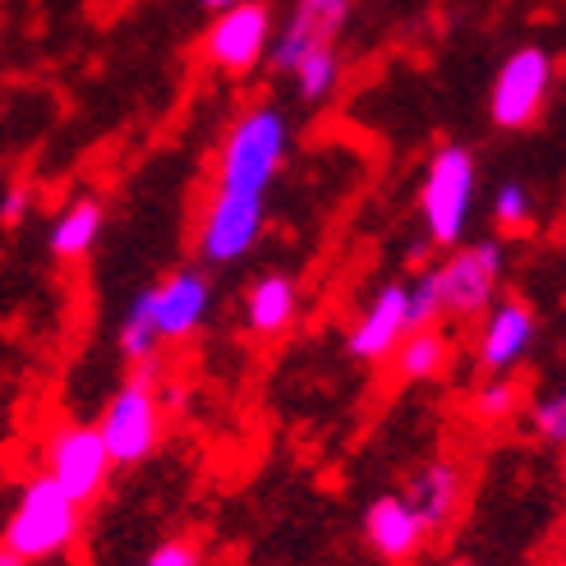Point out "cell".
I'll list each match as a JSON object with an SVG mask.
<instances>
[{"mask_svg":"<svg viewBox=\"0 0 566 566\" xmlns=\"http://www.w3.org/2000/svg\"><path fill=\"white\" fill-rule=\"evenodd\" d=\"M291 148V125L276 106H253L249 116H240L231 125L221 144V161H217V189L226 193H268V185L276 180L281 161Z\"/></svg>","mask_w":566,"mask_h":566,"instance_id":"1","label":"cell"},{"mask_svg":"<svg viewBox=\"0 0 566 566\" xmlns=\"http://www.w3.org/2000/svg\"><path fill=\"white\" fill-rule=\"evenodd\" d=\"M78 512L83 506L61 484H51L46 474H38L33 484H23L0 544H6L10 553H19L28 566L55 562V557H65L78 539Z\"/></svg>","mask_w":566,"mask_h":566,"instance_id":"2","label":"cell"},{"mask_svg":"<svg viewBox=\"0 0 566 566\" xmlns=\"http://www.w3.org/2000/svg\"><path fill=\"white\" fill-rule=\"evenodd\" d=\"M474 189H479V166L474 153L461 144H442L429 157V171H423V189H419V212L429 226V240L442 249H457L470 212H474Z\"/></svg>","mask_w":566,"mask_h":566,"instance_id":"3","label":"cell"},{"mask_svg":"<svg viewBox=\"0 0 566 566\" xmlns=\"http://www.w3.org/2000/svg\"><path fill=\"white\" fill-rule=\"evenodd\" d=\"M97 433L106 442L111 465H138L157 451V442H161V396H157L153 359L138 364V374L111 396Z\"/></svg>","mask_w":566,"mask_h":566,"instance_id":"4","label":"cell"},{"mask_svg":"<svg viewBox=\"0 0 566 566\" xmlns=\"http://www.w3.org/2000/svg\"><path fill=\"white\" fill-rule=\"evenodd\" d=\"M502 263L506 253L497 240H474V244H457V253L433 268V286H438V304L442 314H479L489 308L497 286H502Z\"/></svg>","mask_w":566,"mask_h":566,"instance_id":"5","label":"cell"},{"mask_svg":"<svg viewBox=\"0 0 566 566\" xmlns=\"http://www.w3.org/2000/svg\"><path fill=\"white\" fill-rule=\"evenodd\" d=\"M553 88V55L544 46H521L502 61L497 78H493V93H489V111H493V125L497 129H525L539 106L548 102Z\"/></svg>","mask_w":566,"mask_h":566,"instance_id":"6","label":"cell"},{"mask_svg":"<svg viewBox=\"0 0 566 566\" xmlns=\"http://www.w3.org/2000/svg\"><path fill=\"white\" fill-rule=\"evenodd\" d=\"M111 457H106V442L93 423H65L55 429L51 447H46V479L61 484L78 506H88L111 479Z\"/></svg>","mask_w":566,"mask_h":566,"instance_id":"7","label":"cell"},{"mask_svg":"<svg viewBox=\"0 0 566 566\" xmlns=\"http://www.w3.org/2000/svg\"><path fill=\"white\" fill-rule=\"evenodd\" d=\"M272 42V6L268 0H240V6L221 10L203 38L208 61L226 74H249L268 55Z\"/></svg>","mask_w":566,"mask_h":566,"instance_id":"8","label":"cell"},{"mask_svg":"<svg viewBox=\"0 0 566 566\" xmlns=\"http://www.w3.org/2000/svg\"><path fill=\"white\" fill-rule=\"evenodd\" d=\"M263 235V198L259 193H226L217 189L203 212L198 249L208 263H240Z\"/></svg>","mask_w":566,"mask_h":566,"instance_id":"9","label":"cell"},{"mask_svg":"<svg viewBox=\"0 0 566 566\" xmlns=\"http://www.w3.org/2000/svg\"><path fill=\"white\" fill-rule=\"evenodd\" d=\"M148 295V314L157 327V342H185L189 332L203 327L208 308H212V281L198 268H180L166 281L144 291Z\"/></svg>","mask_w":566,"mask_h":566,"instance_id":"10","label":"cell"},{"mask_svg":"<svg viewBox=\"0 0 566 566\" xmlns=\"http://www.w3.org/2000/svg\"><path fill=\"white\" fill-rule=\"evenodd\" d=\"M534 332H539V323H534L530 304H521V300L493 304V314L484 318V332H479V364H484L493 378L512 374L516 364L530 355Z\"/></svg>","mask_w":566,"mask_h":566,"instance_id":"11","label":"cell"},{"mask_svg":"<svg viewBox=\"0 0 566 566\" xmlns=\"http://www.w3.org/2000/svg\"><path fill=\"white\" fill-rule=\"evenodd\" d=\"M410 332V286H382L369 308L359 314V323L350 327V355L355 359H387L401 336Z\"/></svg>","mask_w":566,"mask_h":566,"instance_id":"12","label":"cell"},{"mask_svg":"<svg viewBox=\"0 0 566 566\" xmlns=\"http://www.w3.org/2000/svg\"><path fill=\"white\" fill-rule=\"evenodd\" d=\"M423 521L415 516V506L406 502V493H382L369 512H364V539L382 562H410L423 544Z\"/></svg>","mask_w":566,"mask_h":566,"instance_id":"13","label":"cell"},{"mask_svg":"<svg viewBox=\"0 0 566 566\" xmlns=\"http://www.w3.org/2000/svg\"><path fill=\"white\" fill-rule=\"evenodd\" d=\"M461 489L465 479L451 461H429L406 489V502L415 506V516L423 521V530H442L461 506Z\"/></svg>","mask_w":566,"mask_h":566,"instance_id":"14","label":"cell"},{"mask_svg":"<svg viewBox=\"0 0 566 566\" xmlns=\"http://www.w3.org/2000/svg\"><path fill=\"white\" fill-rule=\"evenodd\" d=\"M295 308H300L295 281L286 272H268V276L253 281L249 295H244V323H249V332H259V336H276V332L291 327Z\"/></svg>","mask_w":566,"mask_h":566,"instance_id":"15","label":"cell"},{"mask_svg":"<svg viewBox=\"0 0 566 566\" xmlns=\"http://www.w3.org/2000/svg\"><path fill=\"white\" fill-rule=\"evenodd\" d=\"M102 221H106V212H102L97 198H74V203H70L61 217H55V226H51V253H55L61 263L83 259V253L97 244Z\"/></svg>","mask_w":566,"mask_h":566,"instance_id":"16","label":"cell"},{"mask_svg":"<svg viewBox=\"0 0 566 566\" xmlns=\"http://www.w3.org/2000/svg\"><path fill=\"white\" fill-rule=\"evenodd\" d=\"M318 42H336V38H332L327 28H323L314 14H308V10H300V6H295V14H291L286 23H281L276 33H272V42H268L272 70H281V74H295V65H300L304 55L314 51Z\"/></svg>","mask_w":566,"mask_h":566,"instance_id":"17","label":"cell"},{"mask_svg":"<svg viewBox=\"0 0 566 566\" xmlns=\"http://www.w3.org/2000/svg\"><path fill=\"white\" fill-rule=\"evenodd\" d=\"M396 355V369H401V378L410 382H429L447 369V359H451V346H447V336L433 332V327H415L401 336V346L391 350Z\"/></svg>","mask_w":566,"mask_h":566,"instance_id":"18","label":"cell"},{"mask_svg":"<svg viewBox=\"0 0 566 566\" xmlns=\"http://www.w3.org/2000/svg\"><path fill=\"white\" fill-rule=\"evenodd\" d=\"M336 78H342V51H336L332 42H318L295 65V83H300V97L304 102H323L336 88Z\"/></svg>","mask_w":566,"mask_h":566,"instance_id":"19","label":"cell"},{"mask_svg":"<svg viewBox=\"0 0 566 566\" xmlns=\"http://www.w3.org/2000/svg\"><path fill=\"white\" fill-rule=\"evenodd\" d=\"M157 346L161 342H157V327H153V314H148V295L138 291L125 323H120V355L129 364H148V359H157Z\"/></svg>","mask_w":566,"mask_h":566,"instance_id":"20","label":"cell"},{"mask_svg":"<svg viewBox=\"0 0 566 566\" xmlns=\"http://www.w3.org/2000/svg\"><path fill=\"white\" fill-rule=\"evenodd\" d=\"M493 217L502 231H525V226L534 221V203H530V189L516 185V180H506L493 198Z\"/></svg>","mask_w":566,"mask_h":566,"instance_id":"21","label":"cell"},{"mask_svg":"<svg viewBox=\"0 0 566 566\" xmlns=\"http://www.w3.org/2000/svg\"><path fill=\"white\" fill-rule=\"evenodd\" d=\"M516 406H521V391H516V382H506V378H493V382H484L474 391V415L479 419H506V415H516Z\"/></svg>","mask_w":566,"mask_h":566,"instance_id":"22","label":"cell"},{"mask_svg":"<svg viewBox=\"0 0 566 566\" xmlns=\"http://www.w3.org/2000/svg\"><path fill=\"white\" fill-rule=\"evenodd\" d=\"M534 433L553 447H566V387L534 406Z\"/></svg>","mask_w":566,"mask_h":566,"instance_id":"23","label":"cell"},{"mask_svg":"<svg viewBox=\"0 0 566 566\" xmlns=\"http://www.w3.org/2000/svg\"><path fill=\"white\" fill-rule=\"evenodd\" d=\"M438 314H442V304H438V286H433V268H429L410 286V332L415 327H429Z\"/></svg>","mask_w":566,"mask_h":566,"instance_id":"24","label":"cell"},{"mask_svg":"<svg viewBox=\"0 0 566 566\" xmlns=\"http://www.w3.org/2000/svg\"><path fill=\"white\" fill-rule=\"evenodd\" d=\"M144 566H203V548H198L193 539H166L161 548L148 553Z\"/></svg>","mask_w":566,"mask_h":566,"instance_id":"25","label":"cell"},{"mask_svg":"<svg viewBox=\"0 0 566 566\" xmlns=\"http://www.w3.org/2000/svg\"><path fill=\"white\" fill-rule=\"evenodd\" d=\"M300 10H308V14H314V19L327 28V33L336 38V33H342V23H346L350 0H300Z\"/></svg>","mask_w":566,"mask_h":566,"instance_id":"26","label":"cell"},{"mask_svg":"<svg viewBox=\"0 0 566 566\" xmlns=\"http://www.w3.org/2000/svg\"><path fill=\"white\" fill-rule=\"evenodd\" d=\"M23 212H28V189H23V185L6 189V198H0V221H6V226H19Z\"/></svg>","mask_w":566,"mask_h":566,"instance_id":"27","label":"cell"},{"mask_svg":"<svg viewBox=\"0 0 566 566\" xmlns=\"http://www.w3.org/2000/svg\"><path fill=\"white\" fill-rule=\"evenodd\" d=\"M203 10H212V14H221V10H231V6H240V0H198Z\"/></svg>","mask_w":566,"mask_h":566,"instance_id":"28","label":"cell"},{"mask_svg":"<svg viewBox=\"0 0 566 566\" xmlns=\"http://www.w3.org/2000/svg\"><path fill=\"white\" fill-rule=\"evenodd\" d=\"M0 566H28V562H23V557H19V553H10V548H6V544H0Z\"/></svg>","mask_w":566,"mask_h":566,"instance_id":"29","label":"cell"},{"mask_svg":"<svg viewBox=\"0 0 566 566\" xmlns=\"http://www.w3.org/2000/svg\"><path fill=\"white\" fill-rule=\"evenodd\" d=\"M557 566H566V539H562V553H557Z\"/></svg>","mask_w":566,"mask_h":566,"instance_id":"30","label":"cell"},{"mask_svg":"<svg viewBox=\"0 0 566 566\" xmlns=\"http://www.w3.org/2000/svg\"><path fill=\"white\" fill-rule=\"evenodd\" d=\"M457 566H470V562H457Z\"/></svg>","mask_w":566,"mask_h":566,"instance_id":"31","label":"cell"}]
</instances>
